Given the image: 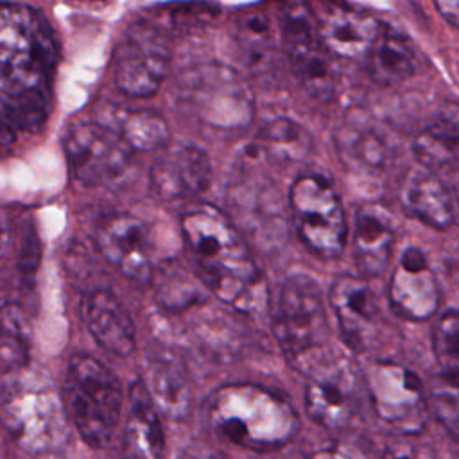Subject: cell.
Instances as JSON below:
<instances>
[{
	"label": "cell",
	"instance_id": "cell-18",
	"mask_svg": "<svg viewBox=\"0 0 459 459\" xmlns=\"http://www.w3.org/2000/svg\"><path fill=\"white\" fill-rule=\"evenodd\" d=\"M151 188L161 201H181L203 194L212 181L208 154L195 145L165 147L151 167Z\"/></svg>",
	"mask_w": 459,
	"mask_h": 459
},
{
	"label": "cell",
	"instance_id": "cell-27",
	"mask_svg": "<svg viewBox=\"0 0 459 459\" xmlns=\"http://www.w3.org/2000/svg\"><path fill=\"white\" fill-rule=\"evenodd\" d=\"M459 143L457 106L448 102L434 120L414 138L412 152L420 167L437 172L455 163Z\"/></svg>",
	"mask_w": 459,
	"mask_h": 459
},
{
	"label": "cell",
	"instance_id": "cell-35",
	"mask_svg": "<svg viewBox=\"0 0 459 459\" xmlns=\"http://www.w3.org/2000/svg\"><path fill=\"white\" fill-rule=\"evenodd\" d=\"M385 459H439V455L429 445L402 437L387 445Z\"/></svg>",
	"mask_w": 459,
	"mask_h": 459
},
{
	"label": "cell",
	"instance_id": "cell-1",
	"mask_svg": "<svg viewBox=\"0 0 459 459\" xmlns=\"http://www.w3.org/2000/svg\"><path fill=\"white\" fill-rule=\"evenodd\" d=\"M57 41L45 16L23 4H0V117L18 134L48 118Z\"/></svg>",
	"mask_w": 459,
	"mask_h": 459
},
{
	"label": "cell",
	"instance_id": "cell-8",
	"mask_svg": "<svg viewBox=\"0 0 459 459\" xmlns=\"http://www.w3.org/2000/svg\"><path fill=\"white\" fill-rule=\"evenodd\" d=\"M289 208L301 242L317 256L333 260L346 246V217L332 183L319 174L296 178L289 190Z\"/></svg>",
	"mask_w": 459,
	"mask_h": 459
},
{
	"label": "cell",
	"instance_id": "cell-36",
	"mask_svg": "<svg viewBox=\"0 0 459 459\" xmlns=\"http://www.w3.org/2000/svg\"><path fill=\"white\" fill-rule=\"evenodd\" d=\"M439 14L452 25L457 27L459 23V2L457 0H437L434 2Z\"/></svg>",
	"mask_w": 459,
	"mask_h": 459
},
{
	"label": "cell",
	"instance_id": "cell-19",
	"mask_svg": "<svg viewBox=\"0 0 459 459\" xmlns=\"http://www.w3.org/2000/svg\"><path fill=\"white\" fill-rule=\"evenodd\" d=\"M353 377L346 364H317L312 368L305 387L308 416L328 429L346 427L355 412Z\"/></svg>",
	"mask_w": 459,
	"mask_h": 459
},
{
	"label": "cell",
	"instance_id": "cell-25",
	"mask_svg": "<svg viewBox=\"0 0 459 459\" xmlns=\"http://www.w3.org/2000/svg\"><path fill=\"white\" fill-rule=\"evenodd\" d=\"M97 122L115 131L133 152L165 149L170 142V129L167 120L152 109L111 108Z\"/></svg>",
	"mask_w": 459,
	"mask_h": 459
},
{
	"label": "cell",
	"instance_id": "cell-30",
	"mask_svg": "<svg viewBox=\"0 0 459 459\" xmlns=\"http://www.w3.org/2000/svg\"><path fill=\"white\" fill-rule=\"evenodd\" d=\"M206 298V289L197 278L176 262L160 269L156 283V303L169 312H183L199 305Z\"/></svg>",
	"mask_w": 459,
	"mask_h": 459
},
{
	"label": "cell",
	"instance_id": "cell-32",
	"mask_svg": "<svg viewBox=\"0 0 459 459\" xmlns=\"http://www.w3.org/2000/svg\"><path fill=\"white\" fill-rule=\"evenodd\" d=\"M154 23L161 27L169 36L170 32H190L210 23L217 13L215 4H167L158 5ZM152 22V20H151Z\"/></svg>",
	"mask_w": 459,
	"mask_h": 459
},
{
	"label": "cell",
	"instance_id": "cell-20",
	"mask_svg": "<svg viewBox=\"0 0 459 459\" xmlns=\"http://www.w3.org/2000/svg\"><path fill=\"white\" fill-rule=\"evenodd\" d=\"M81 314L88 332L102 350L117 357H127L134 351V323L111 290L97 289L90 292L81 303Z\"/></svg>",
	"mask_w": 459,
	"mask_h": 459
},
{
	"label": "cell",
	"instance_id": "cell-6",
	"mask_svg": "<svg viewBox=\"0 0 459 459\" xmlns=\"http://www.w3.org/2000/svg\"><path fill=\"white\" fill-rule=\"evenodd\" d=\"M273 333L290 360H305L330 339L328 314L319 285L307 274L285 278L271 298Z\"/></svg>",
	"mask_w": 459,
	"mask_h": 459
},
{
	"label": "cell",
	"instance_id": "cell-11",
	"mask_svg": "<svg viewBox=\"0 0 459 459\" xmlns=\"http://www.w3.org/2000/svg\"><path fill=\"white\" fill-rule=\"evenodd\" d=\"M281 41L299 86L316 100L326 102L335 95L337 74L332 56L319 43L310 11L301 4H289L280 14Z\"/></svg>",
	"mask_w": 459,
	"mask_h": 459
},
{
	"label": "cell",
	"instance_id": "cell-24",
	"mask_svg": "<svg viewBox=\"0 0 459 459\" xmlns=\"http://www.w3.org/2000/svg\"><path fill=\"white\" fill-rule=\"evenodd\" d=\"M142 384L156 411L170 420H183L192 407V385L185 368L170 357H152Z\"/></svg>",
	"mask_w": 459,
	"mask_h": 459
},
{
	"label": "cell",
	"instance_id": "cell-31",
	"mask_svg": "<svg viewBox=\"0 0 459 459\" xmlns=\"http://www.w3.org/2000/svg\"><path fill=\"white\" fill-rule=\"evenodd\" d=\"M235 39L251 66H262L274 50L271 18L258 7H246L235 20Z\"/></svg>",
	"mask_w": 459,
	"mask_h": 459
},
{
	"label": "cell",
	"instance_id": "cell-21",
	"mask_svg": "<svg viewBox=\"0 0 459 459\" xmlns=\"http://www.w3.org/2000/svg\"><path fill=\"white\" fill-rule=\"evenodd\" d=\"M400 199L411 217L430 228L446 230L455 221L454 199L439 172L423 167L412 169L403 179Z\"/></svg>",
	"mask_w": 459,
	"mask_h": 459
},
{
	"label": "cell",
	"instance_id": "cell-23",
	"mask_svg": "<svg viewBox=\"0 0 459 459\" xmlns=\"http://www.w3.org/2000/svg\"><path fill=\"white\" fill-rule=\"evenodd\" d=\"M165 434L158 412L142 384L134 382L129 389V414L122 437L124 459H161Z\"/></svg>",
	"mask_w": 459,
	"mask_h": 459
},
{
	"label": "cell",
	"instance_id": "cell-22",
	"mask_svg": "<svg viewBox=\"0 0 459 459\" xmlns=\"http://www.w3.org/2000/svg\"><path fill=\"white\" fill-rule=\"evenodd\" d=\"M394 244V222L391 213L377 204L366 203L357 210L353 253L355 264L364 276H380L389 264Z\"/></svg>",
	"mask_w": 459,
	"mask_h": 459
},
{
	"label": "cell",
	"instance_id": "cell-16",
	"mask_svg": "<svg viewBox=\"0 0 459 459\" xmlns=\"http://www.w3.org/2000/svg\"><path fill=\"white\" fill-rule=\"evenodd\" d=\"M333 142L341 163L357 174L382 172L396 154L389 131L360 111L348 113L342 118L333 133Z\"/></svg>",
	"mask_w": 459,
	"mask_h": 459
},
{
	"label": "cell",
	"instance_id": "cell-2",
	"mask_svg": "<svg viewBox=\"0 0 459 459\" xmlns=\"http://www.w3.org/2000/svg\"><path fill=\"white\" fill-rule=\"evenodd\" d=\"M181 233L204 289L228 305L249 308L258 298L262 274L230 217L203 204L181 217Z\"/></svg>",
	"mask_w": 459,
	"mask_h": 459
},
{
	"label": "cell",
	"instance_id": "cell-38",
	"mask_svg": "<svg viewBox=\"0 0 459 459\" xmlns=\"http://www.w3.org/2000/svg\"><path fill=\"white\" fill-rule=\"evenodd\" d=\"M16 140L14 129L0 117V145H11Z\"/></svg>",
	"mask_w": 459,
	"mask_h": 459
},
{
	"label": "cell",
	"instance_id": "cell-28",
	"mask_svg": "<svg viewBox=\"0 0 459 459\" xmlns=\"http://www.w3.org/2000/svg\"><path fill=\"white\" fill-rule=\"evenodd\" d=\"M312 147V136L303 126L290 118L280 117L260 127L251 149L267 156V160L273 163L285 165L305 160Z\"/></svg>",
	"mask_w": 459,
	"mask_h": 459
},
{
	"label": "cell",
	"instance_id": "cell-7",
	"mask_svg": "<svg viewBox=\"0 0 459 459\" xmlns=\"http://www.w3.org/2000/svg\"><path fill=\"white\" fill-rule=\"evenodd\" d=\"M178 93L194 117L217 129L244 127L255 113L251 88L237 70L222 63H203L185 72Z\"/></svg>",
	"mask_w": 459,
	"mask_h": 459
},
{
	"label": "cell",
	"instance_id": "cell-26",
	"mask_svg": "<svg viewBox=\"0 0 459 459\" xmlns=\"http://www.w3.org/2000/svg\"><path fill=\"white\" fill-rule=\"evenodd\" d=\"M368 70L380 86H396L405 82L416 72V48L400 30L384 25L368 54Z\"/></svg>",
	"mask_w": 459,
	"mask_h": 459
},
{
	"label": "cell",
	"instance_id": "cell-34",
	"mask_svg": "<svg viewBox=\"0 0 459 459\" xmlns=\"http://www.w3.org/2000/svg\"><path fill=\"white\" fill-rule=\"evenodd\" d=\"M427 409L446 427L450 436L455 439L459 430V405H457V382L441 377L430 387L427 396Z\"/></svg>",
	"mask_w": 459,
	"mask_h": 459
},
{
	"label": "cell",
	"instance_id": "cell-3",
	"mask_svg": "<svg viewBox=\"0 0 459 459\" xmlns=\"http://www.w3.org/2000/svg\"><path fill=\"white\" fill-rule=\"evenodd\" d=\"M0 425L27 454L45 455L70 441V421L61 396L41 375L22 368L0 380Z\"/></svg>",
	"mask_w": 459,
	"mask_h": 459
},
{
	"label": "cell",
	"instance_id": "cell-12",
	"mask_svg": "<svg viewBox=\"0 0 459 459\" xmlns=\"http://www.w3.org/2000/svg\"><path fill=\"white\" fill-rule=\"evenodd\" d=\"M366 385L375 412L403 434H416L427 421V393L409 368L396 362H373L366 371Z\"/></svg>",
	"mask_w": 459,
	"mask_h": 459
},
{
	"label": "cell",
	"instance_id": "cell-17",
	"mask_svg": "<svg viewBox=\"0 0 459 459\" xmlns=\"http://www.w3.org/2000/svg\"><path fill=\"white\" fill-rule=\"evenodd\" d=\"M389 305L396 316L409 321H427L439 307V287L427 255L420 247H407L387 285Z\"/></svg>",
	"mask_w": 459,
	"mask_h": 459
},
{
	"label": "cell",
	"instance_id": "cell-15",
	"mask_svg": "<svg viewBox=\"0 0 459 459\" xmlns=\"http://www.w3.org/2000/svg\"><path fill=\"white\" fill-rule=\"evenodd\" d=\"M328 299L344 342L355 351L371 346L380 332V307L368 280L341 274L332 281Z\"/></svg>",
	"mask_w": 459,
	"mask_h": 459
},
{
	"label": "cell",
	"instance_id": "cell-5",
	"mask_svg": "<svg viewBox=\"0 0 459 459\" xmlns=\"http://www.w3.org/2000/svg\"><path fill=\"white\" fill-rule=\"evenodd\" d=\"M61 400L68 421L91 448L109 445L124 400L122 385L109 368L91 355H72Z\"/></svg>",
	"mask_w": 459,
	"mask_h": 459
},
{
	"label": "cell",
	"instance_id": "cell-37",
	"mask_svg": "<svg viewBox=\"0 0 459 459\" xmlns=\"http://www.w3.org/2000/svg\"><path fill=\"white\" fill-rule=\"evenodd\" d=\"M9 246H11V228H9L7 215L0 210V258L7 255Z\"/></svg>",
	"mask_w": 459,
	"mask_h": 459
},
{
	"label": "cell",
	"instance_id": "cell-13",
	"mask_svg": "<svg viewBox=\"0 0 459 459\" xmlns=\"http://www.w3.org/2000/svg\"><path fill=\"white\" fill-rule=\"evenodd\" d=\"M319 43L330 56L366 59L382 23L360 7L339 2L307 4Z\"/></svg>",
	"mask_w": 459,
	"mask_h": 459
},
{
	"label": "cell",
	"instance_id": "cell-4",
	"mask_svg": "<svg viewBox=\"0 0 459 459\" xmlns=\"http://www.w3.org/2000/svg\"><path fill=\"white\" fill-rule=\"evenodd\" d=\"M208 418L219 436L256 452L287 445L299 429L292 405L255 384L217 389L208 403Z\"/></svg>",
	"mask_w": 459,
	"mask_h": 459
},
{
	"label": "cell",
	"instance_id": "cell-29",
	"mask_svg": "<svg viewBox=\"0 0 459 459\" xmlns=\"http://www.w3.org/2000/svg\"><path fill=\"white\" fill-rule=\"evenodd\" d=\"M30 357V326L14 303L0 307V369L4 373L27 368Z\"/></svg>",
	"mask_w": 459,
	"mask_h": 459
},
{
	"label": "cell",
	"instance_id": "cell-14",
	"mask_svg": "<svg viewBox=\"0 0 459 459\" xmlns=\"http://www.w3.org/2000/svg\"><path fill=\"white\" fill-rule=\"evenodd\" d=\"M95 244L104 260L122 276L149 283L154 276L151 242L143 222L131 213H109L95 230Z\"/></svg>",
	"mask_w": 459,
	"mask_h": 459
},
{
	"label": "cell",
	"instance_id": "cell-33",
	"mask_svg": "<svg viewBox=\"0 0 459 459\" xmlns=\"http://www.w3.org/2000/svg\"><path fill=\"white\" fill-rule=\"evenodd\" d=\"M457 335H459V321L455 308L445 310L432 332V350L436 360L441 369V377L457 382L459 373V348H457Z\"/></svg>",
	"mask_w": 459,
	"mask_h": 459
},
{
	"label": "cell",
	"instance_id": "cell-9",
	"mask_svg": "<svg viewBox=\"0 0 459 459\" xmlns=\"http://www.w3.org/2000/svg\"><path fill=\"white\" fill-rule=\"evenodd\" d=\"M170 61V36L151 20L133 22L115 47L113 81L127 97H151L167 79Z\"/></svg>",
	"mask_w": 459,
	"mask_h": 459
},
{
	"label": "cell",
	"instance_id": "cell-10",
	"mask_svg": "<svg viewBox=\"0 0 459 459\" xmlns=\"http://www.w3.org/2000/svg\"><path fill=\"white\" fill-rule=\"evenodd\" d=\"M65 152L74 176L88 186H115L133 167V151L97 120L74 124L65 138Z\"/></svg>",
	"mask_w": 459,
	"mask_h": 459
}]
</instances>
